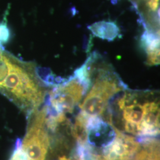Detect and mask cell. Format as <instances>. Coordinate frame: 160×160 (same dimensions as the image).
<instances>
[{
	"label": "cell",
	"instance_id": "obj_1",
	"mask_svg": "<svg viewBox=\"0 0 160 160\" xmlns=\"http://www.w3.org/2000/svg\"><path fill=\"white\" fill-rule=\"evenodd\" d=\"M34 63L24 61L0 47V93L30 114L44 102L46 92Z\"/></svg>",
	"mask_w": 160,
	"mask_h": 160
},
{
	"label": "cell",
	"instance_id": "obj_6",
	"mask_svg": "<svg viewBox=\"0 0 160 160\" xmlns=\"http://www.w3.org/2000/svg\"><path fill=\"white\" fill-rule=\"evenodd\" d=\"M143 44L146 48L149 65L160 63V40L157 36L146 33L143 36Z\"/></svg>",
	"mask_w": 160,
	"mask_h": 160
},
{
	"label": "cell",
	"instance_id": "obj_3",
	"mask_svg": "<svg viewBox=\"0 0 160 160\" xmlns=\"http://www.w3.org/2000/svg\"><path fill=\"white\" fill-rule=\"evenodd\" d=\"M28 130L22 147L30 160H45L49 146V138L45 128V112L42 108L31 114Z\"/></svg>",
	"mask_w": 160,
	"mask_h": 160
},
{
	"label": "cell",
	"instance_id": "obj_16",
	"mask_svg": "<svg viewBox=\"0 0 160 160\" xmlns=\"http://www.w3.org/2000/svg\"></svg>",
	"mask_w": 160,
	"mask_h": 160
},
{
	"label": "cell",
	"instance_id": "obj_13",
	"mask_svg": "<svg viewBox=\"0 0 160 160\" xmlns=\"http://www.w3.org/2000/svg\"><path fill=\"white\" fill-rule=\"evenodd\" d=\"M8 30L6 28L5 24H0V43L5 42L8 38Z\"/></svg>",
	"mask_w": 160,
	"mask_h": 160
},
{
	"label": "cell",
	"instance_id": "obj_11",
	"mask_svg": "<svg viewBox=\"0 0 160 160\" xmlns=\"http://www.w3.org/2000/svg\"><path fill=\"white\" fill-rule=\"evenodd\" d=\"M22 141L20 139H17L15 143V147L10 160H30L29 157L22 147Z\"/></svg>",
	"mask_w": 160,
	"mask_h": 160
},
{
	"label": "cell",
	"instance_id": "obj_8",
	"mask_svg": "<svg viewBox=\"0 0 160 160\" xmlns=\"http://www.w3.org/2000/svg\"><path fill=\"white\" fill-rule=\"evenodd\" d=\"M132 103L126 104L122 110L123 118L125 121L132 122L139 124L143 119V105L137 102L136 99L132 96Z\"/></svg>",
	"mask_w": 160,
	"mask_h": 160
},
{
	"label": "cell",
	"instance_id": "obj_10",
	"mask_svg": "<svg viewBox=\"0 0 160 160\" xmlns=\"http://www.w3.org/2000/svg\"><path fill=\"white\" fill-rule=\"evenodd\" d=\"M113 128L116 132V136L120 139L128 154L132 158L134 155L137 154L141 149L140 143L133 137L126 135L114 126Z\"/></svg>",
	"mask_w": 160,
	"mask_h": 160
},
{
	"label": "cell",
	"instance_id": "obj_15",
	"mask_svg": "<svg viewBox=\"0 0 160 160\" xmlns=\"http://www.w3.org/2000/svg\"><path fill=\"white\" fill-rule=\"evenodd\" d=\"M69 160H77V158H73V159H72V158H69Z\"/></svg>",
	"mask_w": 160,
	"mask_h": 160
},
{
	"label": "cell",
	"instance_id": "obj_2",
	"mask_svg": "<svg viewBox=\"0 0 160 160\" xmlns=\"http://www.w3.org/2000/svg\"><path fill=\"white\" fill-rule=\"evenodd\" d=\"M120 81L107 68L101 69L82 104L81 113L86 117L99 116L105 112L110 98L120 92Z\"/></svg>",
	"mask_w": 160,
	"mask_h": 160
},
{
	"label": "cell",
	"instance_id": "obj_12",
	"mask_svg": "<svg viewBox=\"0 0 160 160\" xmlns=\"http://www.w3.org/2000/svg\"><path fill=\"white\" fill-rule=\"evenodd\" d=\"M124 128H125V131L127 132L131 133L132 134H133L137 136H138L139 135L140 131L139 129V124L132 122L125 121Z\"/></svg>",
	"mask_w": 160,
	"mask_h": 160
},
{
	"label": "cell",
	"instance_id": "obj_5",
	"mask_svg": "<svg viewBox=\"0 0 160 160\" xmlns=\"http://www.w3.org/2000/svg\"><path fill=\"white\" fill-rule=\"evenodd\" d=\"M143 115L142 122L139 124L140 131L138 137H155L160 133V108L155 102L143 104Z\"/></svg>",
	"mask_w": 160,
	"mask_h": 160
},
{
	"label": "cell",
	"instance_id": "obj_9",
	"mask_svg": "<svg viewBox=\"0 0 160 160\" xmlns=\"http://www.w3.org/2000/svg\"><path fill=\"white\" fill-rule=\"evenodd\" d=\"M87 119V117L80 113L71 127V134L80 145H84L87 144L88 131L86 127Z\"/></svg>",
	"mask_w": 160,
	"mask_h": 160
},
{
	"label": "cell",
	"instance_id": "obj_7",
	"mask_svg": "<svg viewBox=\"0 0 160 160\" xmlns=\"http://www.w3.org/2000/svg\"><path fill=\"white\" fill-rule=\"evenodd\" d=\"M89 28L98 37L108 40H113L119 31L115 23L107 22L94 23Z\"/></svg>",
	"mask_w": 160,
	"mask_h": 160
},
{
	"label": "cell",
	"instance_id": "obj_4",
	"mask_svg": "<svg viewBox=\"0 0 160 160\" xmlns=\"http://www.w3.org/2000/svg\"><path fill=\"white\" fill-rule=\"evenodd\" d=\"M77 76L49 92L46 104L57 114L71 113L88 89Z\"/></svg>",
	"mask_w": 160,
	"mask_h": 160
},
{
	"label": "cell",
	"instance_id": "obj_14",
	"mask_svg": "<svg viewBox=\"0 0 160 160\" xmlns=\"http://www.w3.org/2000/svg\"><path fill=\"white\" fill-rule=\"evenodd\" d=\"M147 6L152 11L155 12L158 8L159 0H145Z\"/></svg>",
	"mask_w": 160,
	"mask_h": 160
}]
</instances>
